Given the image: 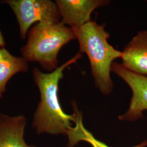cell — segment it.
<instances>
[{"label": "cell", "instance_id": "cell-2", "mask_svg": "<svg viewBox=\"0 0 147 147\" xmlns=\"http://www.w3.org/2000/svg\"><path fill=\"white\" fill-rule=\"evenodd\" d=\"M73 31L79 41L80 53H85L89 58L95 86L103 94H110L113 89L112 65L115 59L121 58L122 52L109 43L110 35L104 25L91 20Z\"/></svg>", "mask_w": 147, "mask_h": 147}, {"label": "cell", "instance_id": "cell-10", "mask_svg": "<svg viewBox=\"0 0 147 147\" xmlns=\"http://www.w3.org/2000/svg\"><path fill=\"white\" fill-rule=\"evenodd\" d=\"M73 114L75 116V126L70 129L67 135L68 137V147H74L81 141L88 143L92 147H110L103 142L96 139L94 136L84 127L82 121V113L75 102L72 104ZM147 146V140L132 147H146Z\"/></svg>", "mask_w": 147, "mask_h": 147}, {"label": "cell", "instance_id": "cell-1", "mask_svg": "<svg viewBox=\"0 0 147 147\" xmlns=\"http://www.w3.org/2000/svg\"><path fill=\"white\" fill-rule=\"evenodd\" d=\"M81 53L54 71L43 73L36 67L33 69V78L40 94V100L33 116L32 126L37 134L67 135L75 122L74 115L64 112L58 98V85L64 76V71L81 58Z\"/></svg>", "mask_w": 147, "mask_h": 147}, {"label": "cell", "instance_id": "cell-9", "mask_svg": "<svg viewBox=\"0 0 147 147\" xmlns=\"http://www.w3.org/2000/svg\"><path fill=\"white\" fill-rule=\"evenodd\" d=\"M23 57L11 55L5 47L0 48V98L3 96L9 80L16 74L25 73L28 63Z\"/></svg>", "mask_w": 147, "mask_h": 147}, {"label": "cell", "instance_id": "cell-3", "mask_svg": "<svg viewBox=\"0 0 147 147\" xmlns=\"http://www.w3.org/2000/svg\"><path fill=\"white\" fill-rule=\"evenodd\" d=\"M26 44L21 48L22 57L27 62H37L44 70L52 72L58 67L61 49L76 39L73 30L60 21L39 22L27 33Z\"/></svg>", "mask_w": 147, "mask_h": 147}, {"label": "cell", "instance_id": "cell-6", "mask_svg": "<svg viewBox=\"0 0 147 147\" xmlns=\"http://www.w3.org/2000/svg\"><path fill=\"white\" fill-rule=\"evenodd\" d=\"M106 0H57L61 22L73 30L91 21L90 16L95 9L109 3Z\"/></svg>", "mask_w": 147, "mask_h": 147}, {"label": "cell", "instance_id": "cell-8", "mask_svg": "<svg viewBox=\"0 0 147 147\" xmlns=\"http://www.w3.org/2000/svg\"><path fill=\"white\" fill-rule=\"evenodd\" d=\"M26 118L0 113V147H38L28 145L24 139Z\"/></svg>", "mask_w": 147, "mask_h": 147}, {"label": "cell", "instance_id": "cell-4", "mask_svg": "<svg viewBox=\"0 0 147 147\" xmlns=\"http://www.w3.org/2000/svg\"><path fill=\"white\" fill-rule=\"evenodd\" d=\"M19 25L21 39H25L29 28L39 22L57 23L61 16L55 2L50 0H7Z\"/></svg>", "mask_w": 147, "mask_h": 147}, {"label": "cell", "instance_id": "cell-7", "mask_svg": "<svg viewBox=\"0 0 147 147\" xmlns=\"http://www.w3.org/2000/svg\"><path fill=\"white\" fill-rule=\"evenodd\" d=\"M122 64L135 73L147 75V30L138 32L122 51Z\"/></svg>", "mask_w": 147, "mask_h": 147}, {"label": "cell", "instance_id": "cell-5", "mask_svg": "<svg viewBox=\"0 0 147 147\" xmlns=\"http://www.w3.org/2000/svg\"><path fill=\"white\" fill-rule=\"evenodd\" d=\"M113 72L123 79L131 89L132 95L128 110L118 117L121 121H134L143 117V112L147 110V76L135 73L125 67L122 63L113 62Z\"/></svg>", "mask_w": 147, "mask_h": 147}, {"label": "cell", "instance_id": "cell-11", "mask_svg": "<svg viewBox=\"0 0 147 147\" xmlns=\"http://www.w3.org/2000/svg\"><path fill=\"white\" fill-rule=\"evenodd\" d=\"M5 41L4 37L3 36L1 32L0 31V48L5 47Z\"/></svg>", "mask_w": 147, "mask_h": 147}]
</instances>
